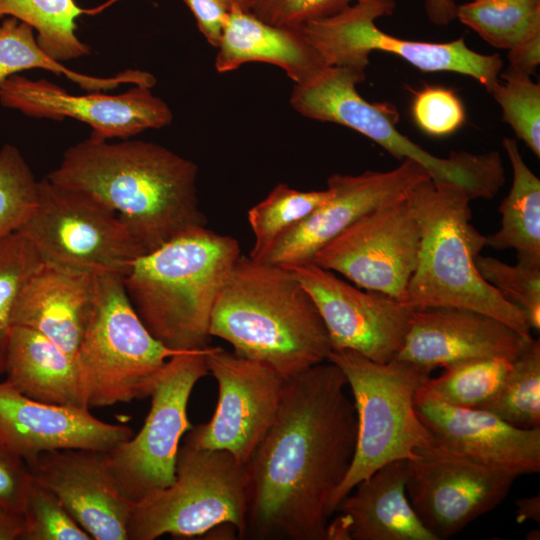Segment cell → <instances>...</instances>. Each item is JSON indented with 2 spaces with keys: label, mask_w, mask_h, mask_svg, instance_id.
<instances>
[{
  "label": "cell",
  "mask_w": 540,
  "mask_h": 540,
  "mask_svg": "<svg viewBox=\"0 0 540 540\" xmlns=\"http://www.w3.org/2000/svg\"><path fill=\"white\" fill-rule=\"evenodd\" d=\"M477 408L516 427H540L539 339L527 342L496 392Z\"/></svg>",
  "instance_id": "f546056e"
},
{
  "label": "cell",
  "mask_w": 540,
  "mask_h": 540,
  "mask_svg": "<svg viewBox=\"0 0 540 540\" xmlns=\"http://www.w3.org/2000/svg\"><path fill=\"white\" fill-rule=\"evenodd\" d=\"M456 19L491 46L512 49L540 34V0H479L458 5Z\"/></svg>",
  "instance_id": "f1b7e54d"
},
{
  "label": "cell",
  "mask_w": 540,
  "mask_h": 540,
  "mask_svg": "<svg viewBox=\"0 0 540 540\" xmlns=\"http://www.w3.org/2000/svg\"><path fill=\"white\" fill-rule=\"evenodd\" d=\"M133 434L129 426L102 421L87 408L37 401L0 382V439L25 462L54 450L106 452Z\"/></svg>",
  "instance_id": "44dd1931"
},
{
  "label": "cell",
  "mask_w": 540,
  "mask_h": 540,
  "mask_svg": "<svg viewBox=\"0 0 540 540\" xmlns=\"http://www.w3.org/2000/svg\"><path fill=\"white\" fill-rule=\"evenodd\" d=\"M119 0L95 8H82L74 0H0V18L14 17L36 30V40L54 59L63 62L90 53L76 34V20L82 15L100 13Z\"/></svg>",
  "instance_id": "83f0119b"
},
{
  "label": "cell",
  "mask_w": 540,
  "mask_h": 540,
  "mask_svg": "<svg viewBox=\"0 0 540 540\" xmlns=\"http://www.w3.org/2000/svg\"><path fill=\"white\" fill-rule=\"evenodd\" d=\"M508 60L511 69L529 76L535 74L540 63V34L510 49Z\"/></svg>",
  "instance_id": "7bdbcfd3"
},
{
  "label": "cell",
  "mask_w": 540,
  "mask_h": 540,
  "mask_svg": "<svg viewBox=\"0 0 540 540\" xmlns=\"http://www.w3.org/2000/svg\"><path fill=\"white\" fill-rule=\"evenodd\" d=\"M26 463L32 477L58 497L92 540H128L135 503L116 486L104 452L54 450Z\"/></svg>",
  "instance_id": "d6986e66"
},
{
  "label": "cell",
  "mask_w": 540,
  "mask_h": 540,
  "mask_svg": "<svg viewBox=\"0 0 540 540\" xmlns=\"http://www.w3.org/2000/svg\"><path fill=\"white\" fill-rule=\"evenodd\" d=\"M249 471L230 453L179 447L174 481L134 504L128 540L204 535L231 525L243 539L248 507Z\"/></svg>",
  "instance_id": "9c48e42d"
},
{
  "label": "cell",
  "mask_w": 540,
  "mask_h": 540,
  "mask_svg": "<svg viewBox=\"0 0 540 540\" xmlns=\"http://www.w3.org/2000/svg\"><path fill=\"white\" fill-rule=\"evenodd\" d=\"M53 60L38 44L33 28L14 17L0 23V86L16 73L30 70H48Z\"/></svg>",
  "instance_id": "f35d334b"
},
{
  "label": "cell",
  "mask_w": 540,
  "mask_h": 540,
  "mask_svg": "<svg viewBox=\"0 0 540 540\" xmlns=\"http://www.w3.org/2000/svg\"><path fill=\"white\" fill-rule=\"evenodd\" d=\"M512 361L499 358L475 359L444 368L417 391L415 400H434L449 406L477 408L499 388Z\"/></svg>",
  "instance_id": "4dcf8cb0"
},
{
  "label": "cell",
  "mask_w": 540,
  "mask_h": 540,
  "mask_svg": "<svg viewBox=\"0 0 540 540\" xmlns=\"http://www.w3.org/2000/svg\"><path fill=\"white\" fill-rule=\"evenodd\" d=\"M231 7L250 11L255 0H225Z\"/></svg>",
  "instance_id": "7dc6e473"
},
{
  "label": "cell",
  "mask_w": 540,
  "mask_h": 540,
  "mask_svg": "<svg viewBox=\"0 0 540 540\" xmlns=\"http://www.w3.org/2000/svg\"><path fill=\"white\" fill-rule=\"evenodd\" d=\"M283 267L313 299L332 350H353L378 363L396 357L414 308L383 293L362 291L313 262Z\"/></svg>",
  "instance_id": "2e32d148"
},
{
  "label": "cell",
  "mask_w": 540,
  "mask_h": 540,
  "mask_svg": "<svg viewBox=\"0 0 540 540\" xmlns=\"http://www.w3.org/2000/svg\"><path fill=\"white\" fill-rule=\"evenodd\" d=\"M512 168V185L499 205L501 226L485 236V246L514 249L517 259L540 263V180L523 160L517 141L504 137Z\"/></svg>",
  "instance_id": "4316f807"
},
{
  "label": "cell",
  "mask_w": 540,
  "mask_h": 540,
  "mask_svg": "<svg viewBox=\"0 0 540 540\" xmlns=\"http://www.w3.org/2000/svg\"><path fill=\"white\" fill-rule=\"evenodd\" d=\"M240 256L234 237L196 227L136 259L123 283L156 340L175 352L204 350L216 300Z\"/></svg>",
  "instance_id": "277c9868"
},
{
  "label": "cell",
  "mask_w": 540,
  "mask_h": 540,
  "mask_svg": "<svg viewBox=\"0 0 540 540\" xmlns=\"http://www.w3.org/2000/svg\"><path fill=\"white\" fill-rule=\"evenodd\" d=\"M419 247V225L404 198L362 215L319 249L311 262L359 288L404 302Z\"/></svg>",
  "instance_id": "5bb4252c"
},
{
  "label": "cell",
  "mask_w": 540,
  "mask_h": 540,
  "mask_svg": "<svg viewBox=\"0 0 540 540\" xmlns=\"http://www.w3.org/2000/svg\"><path fill=\"white\" fill-rule=\"evenodd\" d=\"M395 6V0H357L337 14L298 28L327 66L365 71L370 54L382 51L399 56L423 72H453L472 77L491 92L503 68L499 54L471 50L464 37L435 43L387 34L375 21L390 16Z\"/></svg>",
  "instance_id": "8fae6325"
},
{
  "label": "cell",
  "mask_w": 540,
  "mask_h": 540,
  "mask_svg": "<svg viewBox=\"0 0 540 540\" xmlns=\"http://www.w3.org/2000/svg\"><path fill=\"white\" fill-rule=\"evenodd\" d=\"M23 528V516L0 505V540H20Z\"/></svg>",
  "instance_id": "f6af8a7d"
},
{
  "label": "cell",
  "mask_w": 540,
  "mask_h": 540,
  "mask_svg": "<svg viewBox=\"0 0 540 540\" xmlns=\"http://www.w3.org/2000/svg\"><path fill=\"white\" fill-rule=\"evenodd\" d=\"M516 506V522L523 523L528 520L534 522L540 521V496L539 494L534 496L518 498L515 501Z\"/></svg>",
  "instance_id": "bcb514c9"
},
{
  "label": "cell",
  "mask_w": 540,
  "mask_h": 540,
  "mask_svg": "<svg viewBox=\"0 0 540 540\" xmlns=\"http://www.w3.org/2000/svg\"><path fill=\"white\" fill-rule=\"evenodd\" d=\"M217 49L215 69L219 73L249 62H264L284 70L294 84H302L327 66L300 28L275 26L236 7L230 8Z\"/></svg>",
  "instance_id": "d4e9b609"
},
{
  "label": "cell",
  "mask_w": 540,
  "mask_h": 540,
  "mask_svg": "<svg viewBox=\"0 0 540 540\" xmlns=\"http://www.w3.org/2000/svg\"><path fill=\"white\" fill-rule=\"evenodd\" d=\"M346 386L329 361L286 379L275 421L247 463L243 539L327 540L332 499L356 447Z\"/></svg>",
  "instance_id": "6da1fadb"
},
{
  "label": "cell",
  "mask_w": 540,
  "mask_h": 540,
  "mask_svg": "<svg viewBox=\"0 0 540 540\" xmlns=\"http://www.w3.org/2000/svg\"><path fill=\"white\" fill-rule=\"evenodd\" d=\"M197 176L195 162L154 142L90 137L69 147L46 178L113 209L147 254L206 226Z\"/></svg>",
  "instance_id": "7a4b0ae2"
},
{
  "label": "cell",
  "mask_w": 540,
  "mask_h": 540,
  "mask_svg": "<svg viewBox=\"0 0 540 540\" xmlns=\"http://www.w3.org/2000/svg\"><path fill=\"white\" fill-rule=\"evenodd\" d=\"M210 335L285 379L327 361L332 350L313 299L292 272L242 255L218 295Z\"/></svg>",
  "instance_id": "3957f363"
},
{
  "label": "cell",
  "mask_w": 540,
  "mask_h": 540,
  "mask_svg": "<svg viewBox=\"0 0 540 540\" xmlns=\"http://www.w3.org/2000/svg\"><path fill=\"white\" fill-rule=\"evenodd\" d=\"M327 361L345 375L357 416L354 457L331 503L336 512L355 486L377 469L414 459L418 449L436 442L415 405L416 393L432 371L396 357L378 363L348 349L331 350Z\"/></svg>",
  "instance_id": "52a82bcc"
},
{
  "label": "cell",
  "mask_w": 540,
  "mask_h": 540,
  "mask_svg": "<svg viewBox=\"0 0 540 540\" xmlns=\"http://www.w3.org/2000/svg\"><path fill=\"white\" fill-rule=\"evenodd\" d=\"M31 479L27 463L0 439V505L22 515Z\"/></svg>",
  "instance_id": "60d3db41"
},
{
  "label": "cell",
  "mask_w": 540,
  "mask_h": 540,
  "mask_svg": "<svg viewBox=\"0 0 540 540\" xmlns=\"http://www.w3.org/2000/svg\"><path fill=\"white\" fill-rule=\"evenodd\" d=\"M526 539H529V540H539L540 539V533H539V530H531L527 533L526 535Z\"/></svg>",
  "instance_id": "c3c4849f"
},
{
  "label": "cell",
  "mask_w": 540,
  "mask_h": 540,
  "mask_svg": "<svg viewBox=\"0 0 540 540\" xmlns=\"http://www.w3.org/2000/svg\"><path fill=\"white\" fill-rule=\"evenodd\" d=\"M95 297V274L41 264L17 298L14 326L31 328L76 359Z\"/></svg>",
  "instance_id": "cb8c5ba5"
},
{
  "label": "cell",
  "mask_w": 540,
  "mask_h": 540,
  "mask_svg": "<svg viewBox=\"0 0 540 540\" xmlns=\"http://www.w3.org/2000/svg\"><path fill=\"white\" fill-rule=\"evenodd\" d=\"M482 278L525 316L530 329H540V263L517 259L515 265L501 260L476 257Z\"/></svg>",
  "instance_id": "e575fe53"
},
{
  "label": "cell",
  "mask_w": 540,
  "mask_h": 540,
  "mask_svg": "<svg viewBox=\"0 0 540 540\" xmlns=\"http://www.w3.org/2000/svg\"><path fill=\"white\" fill-rule=\"evenodd\" d=\"M0 102L31 117L76 119L89 125L90 137L97 140L128 139L173 120L167 103L141 85L117 95L100 91L74 95L45 79L13 75L0 86Z\"/></svg>",
  "instance_id": "e0dca14e"
},
{
  "label": "cell",
  "mask_w": 540,
  "mask_h": 540,
  "mask_svg": "<svg viewBox=\"0 0 540 540\" xmlns=\"http://www.w3.org/2000/svg\"><path fill=\"white\" fill-rule=\"evenodd\" d=\"M472 1H479V0H472Z\"/></svg>",
  "instance_id": "681fc988"
},
{
  "label": "cell",
  "mask_w": 540,
  "mask_h": 540,
  "mask_svg": "<svg viewBox=\"0 0 540 540\" xmlns=\"http://www.w3.org/2000/svg\"><path fill=\"white\" fill-rule=\"evenodd\" d=\"M365 78V71L326 66L309 81L294 84L290 104L306 118L348 127L395 158L413 160L432 180L459 185L471 200L492 199L499 192L505 183V172L498 151H451L445 158L429 153L396 128L399 115L394 106L368 102L359 94L356 85Z\"/></svg>",
  "instance_id": "8992f818"
},
{
  "label": "cell",
  "mask_w": 540,
  "mask_h": 540,
  "mask_svg": "<svg viewBox=\"0 0 540 540\" xmlns=\"http://www.w3.org/2000/svg\"><path fill=\"white\" fill-rule=\"evenodd\" d=\"M41 264L38 254L19 233L0 239V375L6 369L17 298Z\"/></svg>",
  "instance_id": "d6a6232c"
},
{
  "label": "cell",
  "mask_w": 540,
  "mask_h": 540,
  "mask_svg": "<svg viewBox=\"0 0 540 540\" xmlns=\"http://www.w3.org/2000/svg\"><path fill=\"white\" fill-rule=\"evenodd\" d=\"M406 460V493L425 527L447 539L496 508L515 475L493 469L435 442Z\"/></svg>",
  "instance_id": "9a60e30c"
},
{
  "label": "cell",
  "mask_w": 540,
  "mask_h": 540,
  "mask_svg": "<svg viewBox=\"0 0 540 540\" xmlns=\"http://www.w3.org/2000/svg\"><path fill=\"white\" fill-rule=\"evenodd\" d=\"M429 177L421 165L410 159L388 171L332 174L327 179L332 196L281 235L258 261L280 266L311 262L319 249L362 215L406 198Z\"/></svg>",
  "instance_id": "ac0fdd59"
},
{
  "label": "cell",
  "mask_w": 540,
  "mask_h": 540,
  "mask_svg": "<svg viewBox=\"0 0 540 540\" xmlns=\"http://www.w3.org/2000/svg\"><path fill=\"white\" fill-rule=\"evenodd\" d=\"M406 201L419 225L420 247L404 303L414 309L476 310L532 338L524 314L486 282L476 267L485 236L470 222L472 200L466 191L429 177L409 192Z\"/></svg>",
  "instance_id": "5b68a950"
},
{
  "label": "cell",
  "mask_w": 540,
  "mask_h": 540,
  "mask_svg": "<svg viewBox=\"0 0 540 540\" xmlns=\"http://www.w3.org/2000/svg\"><path fill=\"white\" fill-rule=\"evenodd\" d=\"M176 353L140 320L121 274H95L94 305L76 354L88 408L150 397Z\"/></svg>",
  "instance_id": "ba28073f"
},
{
  "label": "cell",
  "mask_w": 540,
  "mask_h": 540,
  "mask_svg": "<svg viewBox=\"0 0 540 540\" xmlns=\"http://www.w3.org/2000/svg\"><path fill=\"white\" fill-rule=\"evenodd\" d=\"M204 350L178 352L166 361L151 407L137 434L104 452L120 492L137 503L175 479L180 440L192 426L187 408L196 383L208 375Z\"/></svg>",
  "instance_id": "7c38bea8"
},
{
  "label": "cell",
  "mask_w": 540,
  "mask_h": 540,
  "mask_svg": "<svg viewBox=\"0 0 540 540\" xmlns=\"http://www.w3.org/2000/svg\"><path fill=\"white\" fill-rule=\"evenodd\" d=\"M196 19L199 31L207 42L218 46L230 14L225 0H183Z\"/></svg>",
  "instance_id": "b9f144b4"
},
{
  "label": "cell",
  "mask_w": 540,
  "mask_h": 540,
  "mask_svg": "<svg viewBox=\"0 0 540 540\" xmlns=\"http://www.w3.org/2000/svg\"><path fill=\"white\" fill-rule=\"evenodd\" d=\"M4 375L31 399L89 409L76 359L31 328L13 327Z\"/></svg>",
  "instance_id": "484cf974"
},
{
  "label": "cell",
  "mask_w": 540,
  "mask_h": 540,
  "mask_svg": "<svg viewBox=\"0 0 540 540\" xmlns=\"http://www.w3.org/2000/svg\"><path fill=\"white\" fill-rule=\"evenodd\" d=\"M425 12L435 25H447L456 19L457 4L454 0H425Z\"/></svg>",
  "instance_id": "ee69618b"
},
{
  "label": "cell",
  "mask_w": 540,
  "mask_h": 540,
  "mask_svg": "<svg viewBox=\"0 0 540 540\" xmlns=\"http://www.w3.org/2000/svg\"><path fill=\"white\" fill-rule=\"evenodd\" d=\"M20 540H92L73 519L58 497L33 477L22 510Z\"/></svg>",
  "instance_id": "8d00e7d4"
},
{
  "label": "cell",
  "mask_w": 540,
  "mask_h": 540,
  "mask_svg": "<svg viewBox=\"0 0 540 540\" xmlns=\"http://www.w3.org/2000/svg\"><path fill=\"white\" fill-rule=\"evenodd\" d=\"M16 232L43 264L79 273L124 276L146 254L113 209L46 177L38 181L36 204Z\"/></svg>",
  "instance_id": "30bf717a"
},
{
  "label": "cell",
  "mask_w": 540,
  "mask_h": 540,
  "mask_svg": "<svg viewBox=\"0 0 540 540\" xmlns=\"http://www.w3.org/2000/svg\"><path fill=\"white\" fill-rule=\"evenodd\" d=\"M530 339L483 312L428 307L413 310L396 358L431 371L475 359L513 361Z\"/></svg>",
  "instance_id": "ffe728a7"
},
{
  "label": "cell",
  "mask_w": 540,
  "mask_h": 540,
  "mask_svg": "<svg viewBox=\"0 0 540 540\" xmlns=\"http://www.w3.org/2000/svg\"><path fill=\"white\" fill-rule=\"evenodd\" d=\"M502 111V120L540 157V85L531 76L508 67L490 92Z\"/></svg>",
  "instance_id": "836d02e7"
},
{
  "label": "cell",
  "mask_w": 540,
  "mask_h": 540,
  "mask_svg": "<svg viewBox=\"0 0 540 540\" xmlns=\"http://www.w3.org/2000/svg\"><path fill=\"white\" fill-rule=\"evenodd\" d=\"M332 196V190L301 191L286 183L277 184L247 213L254 235L249 257L260 260L271 245L286 231L305 219Z\"/></svg>",
  "instance_id": "1f68e13d"
},
{
  "label": "cell",
  "mask_w": 540,
  "mask_h": 540,
  "mask_svg": "<svg viewBox=\"0 0 540 540\" xmlns=\"http://www.w3.org/2000/svg\"><path fill=\"white\" fill-rule=\"evenodd\" d=\"M357 0H255L250 11L281 27L298 28L342 11Z\"/></svg>",
  "instance_id": "ab89813d"
},
{
  "label": "cell",
  "mask_w": 540,
  "mask_h": 540,
  "mask_svg": "<svg viewBox=\"0 0 540 540\" xmlns=\"http://www.w3.org/2000/svg\"><path fill=\"white\" fill-rule=\"evenodd\" d=\"M415 405L439 445L516 477L540 471V427H516L481 408L434 400H415Z\"/></svg>",
  "instance_id": "7402d4cb"
},
{
  "label": "cell",
  "mask_w": 540,
  "mask_h": 540,
  "mask_svg": "<svg viewBox=\"0 0 540 540\" xmlns=\"http://www.w3.org/2000/svg\"><path fill=\"white\" fill-rule=\"evenodd\" d=\"M206 363L218 385L216 409L184 441L226 451L247 464L275 421L286 379L262 362L221 347H209Z\"/></svg>",
  "instance_id": "4fadbf2b"
},
{
  "label": "cell",
  "mask_w": 540,
  "mask_h": 540,
  "mask_svg": "<svg viewBox=\"0 0 540 540\" xmlns=\"http://www.w3.org/2000/svg\"><path fill=\"white\" fill-rule=\"evenodd\" d=\"M406 479V460H396L358 483L337 507L327 540H437L414 511Z\"/></svg>",
  "instance_id": "603a6c76"
},
{
  "label": "cell",
  "mask_w": 540,
  "mask_h": 540,
  "mask_svg": "<svg viewBox=\"0 0 540 540\" xmlns=\"http://www.w3.org/2000/svg\"><path fill=\"white\" fill-rule=\"evenodd\" d=\"M38 181L20 151L7 144L0 150V239L16 232L37 200Z\"/></svg>",
  "instance_id": "d590c367"
},
{
  "label": "cell",
  "mask_w": 540,
  "mask_h": 540,
  "mask_svg": "<svg viewBox=\"0 0 540 540\" xmlns=\"http://www.w3.org/2000/svg\"><path fill=\"white\" fill-rule=\"evenodd\" d=\"M411 113L417 127L433 137H445L459 130L466 121L464 104L455 91L425 85L413 91Z\"/></svg>",
  "instance_id": "74e56055"
}]
</instances>
